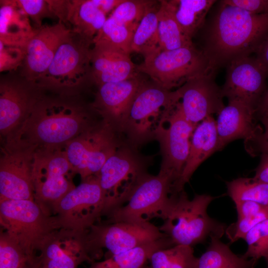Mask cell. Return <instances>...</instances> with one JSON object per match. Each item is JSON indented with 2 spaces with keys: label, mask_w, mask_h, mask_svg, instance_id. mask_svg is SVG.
Returning <instances> with one entry per match:
<instances>
[{
  "label": "cell",
  "mask_w": 268,
  "mask_h": 268,
  "mask_svg": "<svg viewBox=\"0 0 268 268\" xmlns=\"http://www.w3.org/2000/svg\"><path fill=\"white\" fill-rule=\"evenodd\" d=\"M201 50L217 70L231 61L256 53L268 35V14H256L220 1Z\"/></svg>",
  "instance_id": "6da1fadb"
},
{
  "label": "cell",
  "mask_w": 268,
  "mask_h": 268,
  "mask_svg": "<svg viewBox=\"0 0 268 268\" xmlns=\"http://www.w3.org/2000/svg\"><path fill=\"white\" fill-rule=\"evenodd\" d=\"M181 100L176 89L169 90L151 79L140 86L125 121L122 135L131 146H138L155 139L158 130L167 123Z\"/></svg>",
  "instance_id": "7a4b0ae2"
},
{
  "label": "cell",
  "mask_w": 268,
  "mask_h": 268,
  "mask_svg": "<svg viewBox=\"0 0 268 268\" xmlns=\"http://www.w3.org/2000/svg\"><path fill=\"white\" fill-rule=\"evenodd\" d=\"M88 116L82 105L61 98H40L27 118L32 139L47 147L73 139L89 127Z\"/></svg>",
  "instance_id": "3957f363"
},
{
  "label": "cell",
  "mask_w": 268,
  "mask_h": 268,
  "mask_svg": "<svg viewBox=\"0 0 268 268\" xmlns=\"http://www.w3.org/2000/svg\"><path fill=\"white\" fill-rule=\"evenodd\" d=\"M214 197L196 195L190 200L184 190L178 193L160 230L174 245L192 247L202 243L212 236L221 238L226 226L210 217L207 208Z\"/></svg>",
  "instance_id": "277c9868"
},
{
  "label": "cell",
  "mask_w": 268,
  "mask_h": 268,
  "mask_svg": "<svg viewBox=\"0 0 268 268\" xmlns=\"http://www.w3.org/2000/svg\"><path fill=\"white\" fill-rule=\"evenodd\" d=\"M127 142L105 162L96 176L105 197V209L110 212L124 204L148 174L152 161Z\"/></svg>",
  "instance_id": "5b68a950"
},
{
  "label": "cell",
  "mask_w": 268,
  "mask_h": 268,
  "mask_svg": "<svg viewBox=\"0 0 268 268\" xmlns=\"http://www.w3.org/2000/svg\"><path fill=\"white\" fill-rule=\"evenodd\" d=\"M93 41L71 29L47 71L36 82L42 89L69 92L90 84Z\"/></svg>",
  "instance_id": "8992f818"
},
{
  "label": "cell",
  "mask_w": 268,
  "mask_h": 268,
  "mask_svg": "<svg viewBox=\"0 0 268 268\" xmlns=\"http://www.w3.org/2000/svg\"><path fill=\"white\" fill-rule=\"evenodd\" d=\"M164 88L180 87L190 79L215 71L201 50L194 45L172 50L158 49L136 67Z\"/></svg>",
  "instance_id": "52a82bcc"
},
{
  "label": "cell",
  "mask_w": 268,
  "mask_h": 268,
  "mask_svg": "<svg viewBox=\"0 0 268 268\" xmlns=\"http://www.w3.org/2000/svg\"><path fill=\"white\" fill-rule=\"evenodd\" d=\"M177 194L167 175L160 172L155 176L148 174L127 201L111 211L112 222H149L154 218L163 220Z\"/></svg>",
  "instance_id": "ba28073f"
},
{
  "label": "cell",
  "mask_w": 268,
  "mask_h": 268,
  "mask_svg": "<svg viewBox=\"0 0 268 268\" xmlns=\"http://www.w3.org/2000/svg\"><path fill=\"white\" fill-rule=\"evenodd\" d=\"M126 142L122 134L104 121L68 141L65 150L73 169L84 177L96 176L106 160Z\"/></svg>",
  "instance_id": "9c48e42d"
},
{
  "label": "cell",
  "mask_w": 268,
  "mask_h": 268,
  "mask_svg": "<svg viewBox=\"0 0 268 268\" xmlns=\"http://www.w3.org/2000/svg\"><path fill=\"white\" fill-rule=\"evenodd\" d=\"M169 126L161 127L155 140L160 144L162 162L160 171L167 175L173 184L174 192L188 159L191 137L196 126L191 123L182 112L180 101L171 112Z\"/></svg>",
  "instance_id": "30bf717a"
},
{
  "label": "cell",
  "mask_w": 268,
  "mask_h": 268,
  "mask_svg": "<svg viewBox=\"0 0 268 268\" xmlns=\"http://www.w3.org/2000/svg\"><path fill=\"white\" fill-rule=\"evenodd\" d=\"M268 75L264 67L256 58L243 57L227 65L226 79L221 88L224 97L250 107L256 112L266 90Z\"/></svg>",
  "instance_id": "8fae6325"
},
{
  "label": "cell",
  "mask_w": 268,
  "mask_h": 268,
  "mask_svg": "<svg viewBox=\"0 0 268 268\" xmlns=\"http://www.w3.org/2000/svg\"><path fill=\"white\" fill-rule=\"evenodd\" d=\"M42 89L21 76L17 70L8 72L0 82V130L7 134L28 116L41 98Z\"/></svg>",
  "instance_id": "7c38bea8"
},
{
  "label": "cell",
  "mask_w": 268,
  "mask_h": 268,
  "mask_svg": "<svg viewBox=\"0 0 268 268\" xmlns=\"http://www.w3.org/2000/svg\"><path fill=\"white\" fill-rule=\"evenodd\" d=\"M70 31L71 28L61 21L35 29L24 48V59L17 70L19 74L36 82L47 71L58 48Z\"/></svg>",
  "instance_id": "4fadbf2b"
},
{
  "label": "cell",
  "mask_w": 268,
  "mask_h": 268,
  "mask_svg": "<svg viewBox=\"0 0 268 268\" xmlns=\"http://www.w3.org/2000/svg\"><path fill=\"white\" fill-rule=\"evenodd\" d=\"M215 71L192 78L177 89L183 114L196 127L207 117L218 114L225 106L221 88L214 80Z\"/></svg>",
  "instance_id": "5bb4252c"
},
{
  "label": "cell",
  "mask_w": 268,
  "mask_h": 268,
  "mask_svg": "<svg viewBox=\"0 0 268 268\" xmlns=\"http://www.w3.org/2000/svg\"><path fill=\"white\" fill-rule=\"evenodd\" d=\"M70 169L66 150L47 147L33 154L32 181L41 196L47 199L64 197L71 189L66 176Z\"/></svg>",
  "instance_id": "9a60e30c"
},
{
  "label": "cell",
  "mask_w": 268,
  "mask_h": 268,
  "mask_svg": "<svg viewBox=\"0 0 268 268\" xmlns=\"http://www.w3.org/2000/svg\"><path fill=\"white\" fill-rule=\"evenodd\" d=\"M140 73L130 79L98 86L95 100L91 105L93 109L102 115L104 121L122 135L130 108L145 80Z\"/></svg>",
  "instance_id": "2e32d148"
},
{
  "label": "cell",
  "mask_w": 268,
  "mask_h": 268,
  "mask_svg": "<svg viewBox=\"0 0 268 268\" xmlns=\"http://www.w3.org/2000/svg\"><path fill=\"white\" fill-rule=\"evenodd\" d=\"M95 242L106 248L111 256L168 237L150 222H114L96 229Z\"/></svg>",
  "instance_id": "e0dca14e"
},
{
  "label": "cell",
  "mask_w": 268,
  "mask_h": 268,
  "mask_svg": "<svg viewBox=\"0 0 268 268\" xmlns=\"http://www.w3.org/2000/svg\"><path fill=\"white\" fill-rule=\"evenodd\" d=\"M257 117L256 111L248 105L237 101H228L216 121L217 151L237 139L243 138L247 142L255 138L263 131L257 124Z\"/></svg>",
  "instance_id": "ac0fdd59"
},
{
  "label": "cell",
  "mask_w": 268,
  "mask_h": 268,
  "mask_svg": "<svg viewBox=\"0 0 268 268\" xmlns=\"http://www.w3.org/2000/svg\"><path fill=\"white\" fill-rule=\"evenodd\" d=\"M33 154L25 151L7 154L0 159L1 200H31Z\"/></svg>",
  "instance_id": "d6986e66"
},
{
  "label": "cell",
  "mask_w": 268,
  "mask_h": 268,
  "mask_svg": "<svg viewBox=\"0 0 268 268\" xmlns=\"http://www.w3.org/2000/svg\"><path fill=\"white\" fill-rule=\"evenodd\" d=\"M123 0H69L67 22L74 32L93 41L108 17Z\"/></svg>",
  "instance_id": "ffe728a7"
},
{
  "label": "cell",
  "mask_w": 268,
  "mask_h": 268,
  "mask_svg": "<svg viewBox=\"0 0 268 268\" xmlns=\"http://www.w3.org/2000/svg\"><path fill=\"white\" fill-rule=\"evenodd\" d=\"M130 55L93 46L91 52L90 82L97 87L106 83L123 81L139 72Z\"/></svg>",
  "instance_id": "44dd1931"
},
{
  "label": "cell",
  "mask_w": 268,
  "mask_h": 268,
  "mask_svg": "<svg viewBox=\"0 0 268 268\" xmlns=\"http://www.w3.org/2000/svg\"><path fill=\"white\" fill-rule=\"evenodd\" d=\"M217 147L216 121L211 116L201 122L193 133L189 156L176 186L177 193L184 190L185 185L189 181L196 169L205 159L217 151Z\"/></svg>",
  "instance_id": "7402d4cb"
},
{
  "label": "cell",
  "mask_w": 268,
  "mask_h": 268,
  "mask_svg": "<svg viewBox=\"0 0 268 268\" xmlns=\"http://www.w3.org/2000/svg\"><path fill=\"white\" fill-rule=\"evenodd\" d=\"M35 31L17 0H0V42L24 49Z\"/></svg>",
  "instance_id": "603a6c76"
},
{
  "label": "cell",
  "mask_w": 268,
  "mask_h": 268,
  "mask_svg": "<svg viewBox=\"0 0 268 268\" xmlns=\"http://www.w3.org/2000/svg\"><path fill=\"white\" fill-rule=\"evenodd\" d=\"M167 1L182 30L192 40L203 25L206 14L216 0H170Z\"/></svg>",
  "instance_id": "cb8c5ba5"
},
{
  "label": "cell",
  "mask_w": 268,
  "mask_h": 268,
  "mask_svg": "<svg viewBox=\"0 0 268 268\" xmlns=\"http://www.w3.org/2000/svg\"><path fill=\"white\" fill-rule=\"evenodd\" d=\"M206 251L198 258L195 268H253L256 263L244 255L233 253L220 238L212 236Z\"/></svg>",
  "instance_id": "d4e9b609"
},
{
  "label": "cell",
  "mask_w": 268,
  "mask_h": 268,
  "mask_svg": "<svg viewBox=\"0 0 268 268\" xmlns=\"http://www.w3.org/2000/svg\"><path fill=\"white\" fill-rule=\"evenodd\" d=\"M173 246L170 238L166 237L112 255L105 261L95 264L92 268H140L155 251Z\"/></svg>",
  "instance_id": "484cf974"
},
{
  "label": "cell",
  "mask_w": 268,
  "mask_h": 268,
  "mask_svg": "<svg viewBox=\"0 0 268 268\" xmlns=\"http://www.w3.org/2000/svg\"><path fill=\"white\" fill-rule=\"evenodd\" d=\"M159 0H154L147 8L133 37L131 53L144 58L159 49L157 12Z\"/></svg>",
  "instance_id": "4316f807"
},
{
  "label": "cell",
  "mask_w": 268,
  "mask_h": 268,
  "mask_svg": "<svg viewBox=\"0 0 268 268\" xmlns=\"http://www.w3.org/2000/svg\"><path fill=\"white\" fill-rule=\"evenodd\" d=\"M157 12L159 49L172 50L193 45L192 40L183 32L167 0H159Z\"/></svg>",
  "instance_id": "83f0119b"
},
{
  "label": "cell",
  "mask_w": 268,
  "mask_h": 268,
  "mask_svg": "<svg viewBox=\"0 0 268 268\" xmlns=\"http://www.w3.org/2000/svg\"><path fill=\"white\" fill-rule=\"evenodd\" d=\"M62 208L71 210L78 206L97 212L105 209V197L97 176L74 188L62 198Z\"/></svg>",
  "instance_id": "f1b7e54d"
},
{
  "label": "cell",
  "mask_w": 268,
  "mask_h": 268,
  "mask_svg": "<svg viewBox=\"0 0 268 268\" xmlns=\"http://www.w3.org/2000/svg\"><path fill=\"white\" fill-rule=\"evenodd\" d=\"M134 33L131 28L109 15L103 27L94 38L93 46L130 55Z\"/></svg>",
  "instance_id": "f546056e"
},
{
  "label": "cell",
  "mask_w": 268,
  "mask_h": 268,
  "mask_svg": "<svg viewBox=\"0 0 268 268\" xmlns=\"http://www.w3.org/2000/svg\"><path fill=\"white\" fill-rule=\"evenodd\" d=\"M198 258L193 247L177 245L155 251L151 256L149 268H195Z\"/></svg>",
  "instance_id": "4dcf8cb0"
},
{
  "label": "cell",
  "mask_w": 268,
  "mask_h": 268,
  "mask_svg": "<svg viewBox=\"0 0 268 268\" xmlns=\"http://www.w3.org/2000/svg\"><path fill=\"white\" fill-rule=\"evenodd\" d=\"M229 196L234 202L251 201L268 206V184L253 178H239L227 183Z\"/></svg>",
  "instance_id": "1f68e13d"
},
{
  "label": "cell",
  "mask_w": 268,
  "mask_h": 268,
  "mask_svg": "<svg viewBox=\"0 0 268 268\" xmlns=\"http://www.w3.org/2000/svg\"><path fill=\"white\" fill-rule=\"evenodd\" d=\"M0 209L3 218L15 224H34L40 215L39 208L31 200H1Z\"/></svg>",
  "instance_id": "d6a6232c"
},
{
  "label": "cell",
  "mask_w": 268,
  "mask_h": 268,
  "mask_svg": "<svg viewBox=\"0 0 268 268\" xmlns=\"http://www.w3.org/2000/svg\"><path fill=\"white\" fill-rule=\"evenodd\" d=\"M153 1L123 0L109 15L135 32L147 8Z\"/></svg>",
  "instance_id": "836d02e7"
},
{
  "label": "cell",
  "mask_w": 268,
  "mask_h": 268,
  "mask_svg": "<svg viewBox=\"0 0 268 268\" xmlns=\"http://www.w3.org/2000/svg\"><path fill=\"white\" fill-rule=\"evenodd\" d=\"M248 248L244 255L257 262L268 257V217L257 224L244 237Z\"/></svg>",
  "instance_id": "e575fe53"
},
{
  "label": "cell",
  "mask_w": 268,
  "mask_h": 268,
  "mask_svg": "<svg viewBox=\"0 0 268 268\" xmlns=\"http://www.w3.org/2000/svg\"><path fill=\"white\" fill-rule=\"evenodd\" d=\"M19 5L27 15L34 25V29L41 27L45 18L55 17L50 0H18Z\"/></svg>",
  "instance_id": "d590c367"
},
{
  "label": "cell",
  "mask_w": 268,
  "mask_h": 268,
  "mask_svg": "<svg viewBox=\"0 0 268 268\" xmlns=\"http://www.w3.org/2000/svg\"><path fill=\"white\" fill-rule=\"evenodd\" d=\"M268 217V209L256 214L241 218L226 227L225 233L231 243L243 239L257 224Z\"/></svg>",
  "instance_id": "8d00e7d4"
},
{
  "label": "cell",
  "mask_w": 268,
  "mask_h": 268,
  "mask_svg": "<svg viewBox=\"0 0 268 268\" xmlns=\"http://www.w3.org/2000/svg\"><path fill=\"white\" fill-rule=\"evenodd\" d=\"M24 57V49L8 46L0 42V72L17 70L21 66Z\"/></svg>",
  "instance_id": "74e56055"
},
{
  "label": "cell",
  "mask_w": 268,
  "mask_h": 268,
  "mask_svg": "<svg viewBox=\"0 0 268 268\" xmlns=\"http://www.w3.org/2000/svg\"><path fill=\"white\" fill-rule=\"evenodd\" d=\"M42 268H76V262L57 244L48 246Z\"/></svg>",
  "instance_id": "f35d334b"
},
{
  "label": "cell",
  "mask_w": 268,
  "mask_h": 268,
  "mask_svg": "<svg viewBox=\"0 0 268 268\" xmlns=\"http://www.w3.org/2000/svg\"><path fill=\"white\" fill-rule=\"evenodd\" d=\"M28 257L21 250L1 241L0 246V268H23Z\"/></svg>",
  "instance_id": "ab89813d"
},
{
  "label": "cell",
  "mask_w": 268,
  "mask_h": 268,
  "mask_svg": "<svg viewBox=\"0 0 268 268\" xmlns=\"http://www.w3.org/2000/svg\"><path fill=\"white\" fill-rule=\"evenodd\" d=\"M257 117L263 126V131L252 140L245 142L247 151L253 156L268 154V110Z\"/></svg>",
  "instance_id": "60d3db41"
},
{
  "label": "cell",
  "mask_w": 268,
  "mask_h": 268,
  "mask_svg": "<svg viewBox=\"0 0 268 268\" xmlns=\"http://www.w3.org/2000/svg\"><path fill=\"white\" fill-rule=\"evenodd\" d=\"M226 4L256 14H268V0H224Z\"/></svg>",
  "instance_id": "b9f144b4"
},
{
  "label": "cell",
  "mask_w": 268,
  "mask_h": 268,
  "mask_svg": "<svg viewBox=\"0 0 268 268\" xmlns=\"http://www.w3.org/2000/svg\"><path fill=\"white\" fill-rule=\"evenodd\" d=\"M234 203L237 212V218L254 215L268 209V206L251 201H240Z\"/></svg>",
  "instance_id": "7bdbcfd3"
},
{
  "label": "cell",
  "mask_w": 268,
  "mask_h": 268,
  "mask_svg": "<svg viewBox=\"0 0 268 268\" xmlns=\"http://www.w3.org/2000/svg\"><path fill=\"white\" fill-rule=\"evenodd\" d=\"M255 180L268 184V154L261 155V160L253 177Z\"/></svg>",
  "instance_id": "ee69618b"
},
{
  "label": "cell",
  "mask_w": 268,
  "mask_h": 268,
  "mask_svg": "<svg viewBox=\"0 0 268 268\" xmlns=\"http://www.w3.org/2000/svg\"><path fill=\"white\" fill-rule=\"evenodd\" d=\"M256 59L264 67L268 72V35L256 52Z\"/></svg>",
  "instance_id": "f6af8a7d"
},
{
  "label": "cell",
  "mask_w": 268,
  "mask_h": 268,
  "mask_svg": "<svg viewBox=\"0 0 268 268\" xmlns=\"http://www.w3.org/2000/svg\"><path fill=\"white\" fill-rule=\"evenodd\" d=\"M268 110V89L262 98L257 111V116Z\"/></svg>",
  "instance_id": "bcb514c9"
},
{
  "label": "cell",
  "mask_w": 268,
  "mask_h": 268,
  "mask_svg": "<svg viewBox=\"0 0 268 268\" xmlns=\"http://www.w3.org/2000/svg\"><path fill=\"white\" fill-rule=\"evenodd\" d=\"M265 260L267 264V268H268V257L265 258Z\"/></svg>",
  "instance_id": "7dc6e473"
},
{
  "label": "cell",
  "mask_w": 268,
  "mask_h": 268,
  "mask_svg": "<svg viewBox=\"0 0 268 268\" xmlns=\"http://www.w3.org/2000/svg\"><path fill=\"white\" fill-rule=\"evenodd\" d=\"M140 268H149V266H147L145 265L141 267Z\"/></svg>",
  "instance_id": "c3c4849f"
},
{
  "label": "cell",
  "mask_w": 268,
  "mask_h": 268,
  "mask_svg": "<svg viewBox=\"0 0 268 268\" xmlns=\"http://www.w3.org/2000/svg\"></svg>",
  "instance_id": "681fc988"
}]
</instances>
